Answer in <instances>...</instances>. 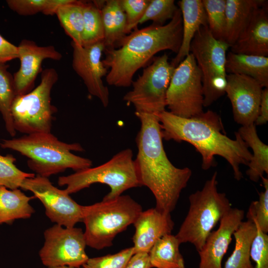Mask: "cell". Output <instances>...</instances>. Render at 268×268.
<instances>
[{
  "instance_id": "obj_24",
  "label": "cell",
  "mask_w": 268,
  "mask_h": 268,
  "mask_svg": "<svg viewBox=\"0 0 268 268\" xmlns=\"http://www.w3.org/2000/svg\"><path fill=\"white\" fill-rule=\"evenodd\" d=\"M33 198L19 189L11 190L0 186V224H9L16 219L30 218L35 212L29 203Z\"/></svg>"
},
{
  "instance_id": "obj_36",
  "label": "cell",
  "mask_w": 268,
  "mask_h": 268,
  "mask_svg": "<svg viewBox=\"0 0 268 268\" xmlns=\"http://www.w3.org/2000/svg\"><path fill=\"white\" fill-rule=\"evenodd\" d=\"M134 254L133 247L114 254L89 258L82 268H124Z\"/></svg>"
},
{
  "instance_id": "obj_6",
  "label": "cell",
  "mask_w": 268,
  "mask_h": 268,
  "mask_svg": "<svg viewBox=\"0 0 268 268\" xmlns=\"http://www.w3.org/2000/svg\"><path fill=\"white\" fill-rule=\"evenodd\" d=\"M217 172L202 188L190 195L188 213L175 235L180 244L190 243L197 251L222 217L232 208L224 193L217 190Z\"/></svg>"
},
{
  "instance_id": "obj_11",
  "label": "cell",
  "mask_w": 268,
  "mask_h": 268,
  "mask_svg": "<svg viewBox=\"0 0 268 268\" xmlns=\"http://www.w3.org/2000/svg\"><path fill=\"white\" fill-rule=\"evenodd\" d=\"M166 106L170 113L183 118L203 112L201 73L191 53L174 69L167 91Z\"/></svg>"
},
{
  "instance_id": "obj_20",
  "label": "cell",
  "mask_w": 268,
  "mask_h": 268,
  "mask_svg": "<svg viewBox=\"0 0 268 268\" xmlns=\"http://www.w3.org/2000/svg\"><path fill=\"white\" fill-rule=\"evenodd\" d=\"M178 3L182 18V38L179 51L170 63L174 67L190 53L191 43L199 29L207 25L202 0H181Z\"/></svg>"
},
{
  "instance_id": "obj_41",
  "label": "cell",
  "mask_w": 268,
  "mask_h": 268,
  "mask_svg": "<svg viewBox=\"0 0 268 268\" xmlns=\"http://www.w3.org/2000/svg\"><path fill=\"white\" fill-rule=\"evenodd\" d=\"M268 121V88L263 89L258 116L255 122L256 126H262Z\"/></svg>"
},
{
  "instance_id": "obj_27",
  "label": "cell",
  "mask_w": 268,
  "mask_h": 268,
  "mask_svg": "<svg viewBox=\"0 0 268 268\" xmlns=\"http://www.w3.org/2000/svg\"><path fill=\"white\" fill-rule=\"evenodd\" d=\"M180 244L176 236L171 233L159 238L148 253L151 268H185L179 250Z\"/></svg>"
},
{
  "instance_id": "obj_10",
  "label": "cell",
  "mask_w": 268,
  "mask_h": 268,
  "mask_svg": "<svg viewBox=\"0 0 268 268\" xmlns=\"http://www.w3.org/2000/svg\"><path fill=\"white\" fill-rule=\"evenodd\" d=\"M164 54L153 59L132 83V89L123 100L132 104L135 113L157 115L165 110L166 93L174 69Z\"/></svg>"
},
{
  "instance_id": "obj_30",
  "label": "cell",
  "mask_w": 268,
  "mask_h": 268,
  "mask_svg": "<svg viewBox=\"0 0 268 268\" xmlns=\"http://www.w3.org/2000/svg\"><path fill=\"white\" fill-rule=\"evenodd\" d=\"M83 13L81 46H87L104 42V32L101 9L93 2L83 1Z\"/></svg>"
},
{
  "instance_id": "obj_28",
  "label": "cell",
  "mask_w": 268,
  "mask_h": 268,
  "mask_svg": "<svg viewBox=\"0 0 268 268\" xmlns=\"http://www.w3.org/2000/svg\"><path fill=\"white\" fill-rule=\"evenodd\" d=\"M66 34L74 43L81 45L83 30V1L73 0L60 7L56 14Z\"/></svg>"
},
{
  "instance_id": "obj_14",
  "label": "cell",
  "mask_w": 268,
  "mask_h": 268,
  "mask_svg": "<svg viewBox=\"0 0 268 268\" xmlns=\"http://www.w3.org/2000/svg\"><path fill=\"white\" fill-rule=\"evenodd\" d=\"M73 48L72 67L83 81L89 93L98 98L106 107L109 102L108 88L102 78L107 74L101 57L105 50L104 42L82 46L71 42Z\"/></svg>"
},
{
  "instance_id": "obj_33",
  "label": "cell",
  "mask_w": 268,
  "mask_h": 268,
  "mask_svg": "<svg viewBox=\"0 0 268 268\" xmlns=\"http://www.w3.org/2000/svg\"><path fill=\"white\" fill-rule=\"evenodd\" d=\"M16 159L10 154L0 155V186L14 190L19 189L26 178L35 176L34 173L24 172L15 165Z\"/></svg>"
},
{
  "instance_id": "obj_16",
  "label": "cell",
  "mask_w": 268,
  "mask_h": 268,
  "mask_svg": "<svg viewBox=\"0 0 268 268\" xmlns=\"http://www.w3.org/2000/svg\"><path fill=\"white\" fill-rule=\"evenodd\" d=\"M17 48L20 66L13 75L16 96L27 94L33 90L44 60L59 61L62 58V55L54 46H39L35 42L27 39L22 40Z\"/></svg>"
},
{
  "instance_id": "obj_26",
  "label": "cell",
  "mask_w": 268,
  "mask_h": 268,
  "mask_svg": "<svg viewBox=\"0 0 268 268\" xmlns=\"http://www.w3.org/2000/svg\"><path fill=\"white\" fill-rule=\"evenodd\" d=\"M256 233V225L252 220L241 223L233 233L235 248L226 261L224 268H254L250 260V251Z\"/></svg>"
},
{
  "instance_id": "obj_13",
  "label": "cell",
  "mask_w": 268,
  "mask_h": 268,
  "mask_svg": "<svg viewBox=\"0 0 268 268\" xmlns=\"http://www.w3.org/2000/svg\"><path fill=\"white\" fill-rule=\"evenodd\" d=\"M20 188L31 192L40 201L51 222L66 227L82 222L85 206L77 203L65 190L54 186L48 178L37 175L26 178Z\"/></svg>"
},
{
  "instance_id": "obj_17",
  "label": "cell",
  "mask_w": 268,
  "mask_h": 268,
  "mask_svg": "<svg viewBox=\"0 0 268 268\" xmlns=\"http://www.w3.org/2000/svg\"><path fill=\"white\" fill-rule=\"evenodd\" d=\"M244 210L231 208L219 221V226L207 237L198 252V268H222V261L232 241L234 232L243 221Z\"/></svg>"
},
{
  "instance_id": "obj_31",
  "label": "cell",
  "mask_w": 268,
  "mask_h": 268,
  "mask_svg": "<svg viewBox=\"0 0 268 268\" xmlns=\"http://www.w3.org/2000/svg\"><path fill=\"white\" fill-rule=\"evenodd\" d=\"M70 1V0H8L6 3L11 10L18 14L27 16L39 12L53 15L60 7Z\"/></svg>"
},
{
  "instance_id": "obj_29",
  "label": "cell",
  "mask_w": 268,
  "mask_h": 268,
  "mask_svg": "<svg viewBox=\"0 0 268 268\" xmlns=\"http://www.w3.org/2000/svg\"><path fill=\"white\" fill-rule=\"evenodd\" d=\"M8 65L0 63V113L6 131L11 136L16 134L11 114V107L16 96L13 75L8 71Z\"/></svg>"
},
{
  "instance_id": "obj_9",
  "label": "cell",
  "mask_w": 268,
  "mask_h": 268,
  "mask_svg": "<svg viewBox=\"0 0 268 268\" xmlns=\"http://www.w3.org/2000/svg\"><path fill=\"white\" fill-rule=\"evenodd\" d=\"M58 79L53 68L42 71L40 84L27 94L15 96L11 107L15 130L29 134L51 133L53 114L56 108L51 104L52 89Z\"/></svg>"
},
{
  "instance_id": "obj_22",
  "label": "cell",
  "mask_w": 268,
  "mask_h": 268,
  "mask_svg": "<svg viewBox=\"0 0 268 268\" xmlns=\"http://www.w3.org/2000/svg\"><path fill=\"white\" fill-rule=\"evenodd\" d=\"M226 71L228 74L249 76L258 81L263 88L268 87V57L236 54L226 55Z\"/></svg>"
},
{
  "instance_id": "obj_42",
  "label": "cell",
  "mask_w": 268,
  "mask_h": 268,
  "mask_svg": "<svg viewBox=\"0 0 268 268\" xmlns=\"http://www.w3.org/2000/svg\"><path fill=\"white\" fill-rule=\"evenodd\" d=\"M46 268H74L68 266H62V267H49Z\"/></svg>"
},
{
  "instance_id": "obj_34",
  "label": "cell",
  "mask_w": 268,
  "mask_h": 268,
  "mask_svg": "<svg viewBox=\"0 0 268 268\" xmlns=\"http://www.w3.org/2000/svg\"><path fill=\"white\" fill-rule=\"evenodd\" d=\"M178 9L174 0H150L138 24L151 20L153 24L163 25L172 19Z\"/></svg>"
},
{
  "instance_id": "obj_35",
  "label": "cell",
  "mask_w": 268,
  "mask_h": 268,
  "mask_svg": "<svg viewBox=\"0 0 268 268\" xmlns=\"http://www.w3.org/2000/svg\"><path fill=\"white\" fill-rule=\"evenodd\" d=\"M264 191L259 194V200L251 202L247 214V219L253 221L264 233L268 232V179L261 177Z\"/></svg>"
},
{
  "instance_id": "obj_25",
  "label": "cell",
  "mask_w": 268,
  "mask_h": 268,
  "mask_svg": "<svg viewBox=\"0 0 268 268\" xmlns=\"http://www.w3.org/2000/svg\"><path fill=\"white\" fill-rule=\"evenodd\" d=\"M237 132L252 149V158L246 174L251 181L257 182L264 173H268V145L259 137L255 124L241 126Z\"/></svg>"
},
{
  "instance_id": "obj_8",
  "label": "cell",
  "mask_w": 268,
  "mask_h": 268,
  "mask_svg": "<svg viewBox=\"0 0 268 268\" xmlns=\"http://www.w3.org/2000/svg\"><path fill=\"white\" fill-rule=\"evenodd\" d=\"M230 45L214 37L208 25L195 35L190 53L196 60L202 77L203 107H208L225 94L226 52Z\"/></svg>"
},
{
  "instance_id": "obj_18",
  "label": "cell",
  "mask_w": 268,
  "mask_h": 268,
  "mask_svg": "<svg viewBox=\"0 0 268 268\" xmlns=\"http://www.w3.org/2000/svg\"><path fill=\"white\" fill-rule=\"evenodd\" d=\"M134 254L149 253L155 243L163 236L171 234L174 227L171 214L155 207L142 211L133 223Z\"/></svg>"
},
{
  "instance_id": "obj_23",
  "label": "cell",
  "mask_w": 268,
  "mask_h": 268,
  "mask_svg": "<svg viewBox=\"0 0 268 268\" xmlns=\"http://www.w3.org/2000/svg\"><path fill=\"white\" fill-rule=\"evenodd\" d=\"M101 13L105 50L115 48L127 34L126 16L120 0H106Z\"/></svg>"
},
{
  "instance_id": "obj_40",
  "label": "cell",
  "mask_w": 268,
  "mask_h": 268,
  "mask_svg": "<svg viewBox=\"0 0 268 268\" xmlns=\"http://www.w3.org/2000/svg\"><path fill=\"white\" fill-rule=\"evenodd\" d=\"M124 268H151L148 253L134 254Z\"/></svg>"
},
{
  "instance_id": "obj_5",
  "label": "cell",
  "mask_w": 268,
  "mask_h": 268,
  "mask_svg": "<svg viewBox=\"0 0 268 268\" xmlns=\"http://www.w3.org/2000/svg\"><path fill=\"white\" fill-rule=\"evenodd\" d=\"M142 211L128 195L85 206L82 222L86 245L98 250L111 246L116 235L133 224Z\"/></svg>"
},
{
  "instance_id": "obj_37",
  "label": "cell",
  "mask_w": 268,
  "mask_h": 268,
  "mask_svg": "<svg viewBox=\"0 0 268 268\" xmlns=\"http://www.w3.org/2000/svg\"><path fill=\"white\" fill-rule=\"evenodd\" d=\"M126 14L127 34L136 27L144 14L150 0H120Z\"/></svg>"
},
{
  "instance_id": "obj_1",
  "label": "cell",
  "mask_w": 268,
  "mask_h": 268,
  "mask_svg": "<svg viewBox=\"0 0 268 268\" xmlns=\"http://www.w3.org/2000/svg\"><path fill=\"white\" fill-rule=\"evenodd\" d=\"M157 116L163 138L186 141L193 145L201 156L203 170L214 166V156L218 155L231 166L235 179L243 178L240 166H248L252 154L237 132L235 139L226 135L221 119L216 113L208 110L186 118L165 110Z\"/></svg>"
},
{
  "instance_id": "obj_2",
  "label": "cell",
  "mask_w": 268,
  "mask_h": 268,
  "mask_svg": "<svg viewBox=\"0 0 268 268\" xmlns=\"http://www.w3.org/2000/svg\"><path fill=\"white\" fill-rule=\"evenodd\" d=\"M135 114L140 122L136 138L137 153L134 161L141 185L147 187L152 193L157 209L171 213L182 191L187 186L192 170L188 167L177 168L169 160L157 115Z\"/></svg>"
},
{
  "instance_id": "obj_12",
  "label": "cell",
  "mask_w": 268,
  "mask_h": 268,
  "mask_svg": "<svg viewBox=\"0 0 268 268\" xmlns=\"http://www.w3.org/2000/svg\"><path fill=\"white\" fill-rule=\"evenodd\" d=\"M44 243L39 255L47 268L82 267L89 258L84 232L80 228L66 227L55 224L45 230Z\"/></svg>"
},
{
  "instance_id": "obj_15",
  "label": "cell",
  "mask_w": 268,
  "mask_h": 268,
  "mask_svg": "<svg viewBox=\"0 0 268 268\" xmlns=\"http://www.w3.org/2000/svg\"><path fill=\"white\" fill-rule=\"evenodd\" d=\"M225 93L232 105L233 118L241 126L255 124L258 116L263 87L244 75L227 74Z\"/></svg>"
},
{
  "instance_id": "obj_4",
  "label": "cell",
  "mask_w": 268,
  "mask_h": 268,
  "mask_svg": "<svg viewBox=\"0 0 268 268\" xmlns=\"http://www.w3.org/2000/svg\"><path fill=\"white\" fill-rule=\"evenodd\" d=\"M0 146L27 157L29 168L37 175L47 178L68 168L76 172L91 167L92 164L89 159L72 153L84 150L79 143L61 141L51 133H34L4 139Z\"/></svg>"
},
{
  "instance_id": "obj_19",
  "label": "cell",
  "mask_w": 268,
  "mask_h": 268,
  "mask_svg": "<svg viewBox=\"0 0 268 268\" xmlns=\"http://www.w3.org/2000/svg\"><path fill=\"white\" fill-rule=\"evenodd\" d=\"M231 52L268 57V14L267 5L256 9L236 42L230 47Z\"/></svg>"
},
{
  "instance_id": "obj_21",
  "label": "cell",
  "mask_w": 268,
  "mask_h": 268,
  "mask_svg": "<svg viewBox=\"0 0 268 268\" xmlns=\"http://www.w3.org/2000/svg\"><path fill=\"white\" fill-rule=\"evenodd\" d=\"M264 0H226L225 41L232 46L249 23L254 11L267 6Z\"/></svg>"
},
{
  "instance_id": "obj_32",
  "label": "cell",
  "mask_w": 268,
  "mask_h": 268,
  "mask_svg": "<svg viewBox=\"0 0 268 268\" xmlns=\"http://www.w3.org/2000/svg\"><path fill=\"white\" fill-rule=\"evenodd\" d=\"M207 25L215 38L225 41L226 0H202Z\"/></svg>"
},
{
  "instance_id": "obj_39",
  "label": "cell",
  "mask_w": 268,
  "mask_h": 268,
  "mask_svg": "<svg viewBox=\"0 0 268 268\" xmlns=\"http://www.w3.org/2000/svg\"><path fill=\"white\" fill-rule=\"evenodd\" d=\"M18 58V48L0 35V63Z\"/></svg>"
},
{
  "instance_id": "obj_7",
  "label": "cell",
  "mask_w": 268,
  "mask_h": 268,
  "mask_svg": "<svg viewBox=\"0 0 268 268\" xmlns=\"http://www.w3.org/2000/svg\"><path fill=\"white\" fill-rule=\"evenodd\" d=\"M95 183L106 184L111 189L103 200L114 199L128 189L141 186L132 150H122L102 165L61 176L58 180L60 186H67L65 190L69 195Z\"/></svg>"
},
{
  "instance_id": "obj_3",
  "label": "cell",
  "mask_w": 268,
  "mask_h": 268,
  "mask_svg": "<svg viewBox=\"0 0 268 268\" xmlns=\"http://www.w3.org/2000/svg\"><path fill=\"white\" fill-rule=\"evenodd\" d=\"M182 38V18L178 8L167 24L152 23L134 30L125 36L118 44L119 48L104 50V66L110 70L106 75L107 83L116 87L131 86L135 72L144 67L157 53L171 50L176 54Z\"/></svg>"
},
{
  "instance_id": "obj_38",
  "label": "cell",
  "mask_w": 268,
  "mask_h": 268,
  "mask_svg": "<svg viewBox=\"0 0 268 268\" xmlns=\"http://www.w3.org/2000/svg\"><path fill=\"white\" fill-rule=\"evenodd\" d=\"M256 225L257 233L252 244L250 257L256 264L254 268H268V235Z\"/></svg>"
}]
</instances>
